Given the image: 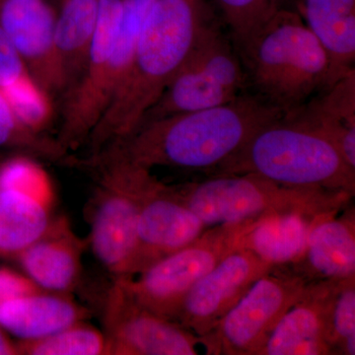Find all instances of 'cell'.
Returning <instances> with one entry per match:
<instances>
[{
  "mask_svg": "<svg viewBox=\"0 0 355 355\" xmlns=\"http://www.w3.org/2000/svg\"><path fill=\"white\" fill-rule=\"evenodd\" d=\"M218 20L209 0H155L140 30L132 67L89 135L86 157L130 137L197 44Z\"/></svg>",
  "mask_w": 355,
  "mask_h": 355,
  "instance_id": "obj_1",
  "label": "cell"
},
{
  "mask_svg": "<svg viewBox=\"0 0 355 355\" xmlns=\"http://www.w3.org/2000/svg\"><path fill=\"white\" fill-rule=\"evenodd\" d=\"M284 114L246 91L220 106L149 121L100 153L116 154L150 170L161 166L209 176Z\"/></svg>",
  "mask_w": 355,
  "mask_h": 355,
  "instance_id": "obj_2",
  "label": "cell"
},
{
  "mask_svg": "<svg viewBox=\"0 0 355 355\" xmlns=\"http://www.w3.org/2000/svg\"><path fill=\"white\" fill-rule=\"evenodd\" d=\"M155 0H100L97 29L83 76L64 95L57 141L65 153L87 141L125 83L140 30Z\"/></svg>",
  "mask_w": 355,
  "mask_h": 355,
  "instance_id": "obj_3",
  "label": "cell"
},
{
  "mask_svg": "<svg viewBox=\"0 0 355 355\" xmlns=\"http://www.w3.org/2000/svg\"><path fill=\"white\" fill-rule=\"evenodd\" d=\"M248 91L284 114L333 84L331 60L293 9H277L238 51Z\"/></svg>",
  "mask_w": 355,
  "mask_h": 355,
  "instance_id": "obj_4",
  "label": "cell"
},
{
  "mask_svg": "<svg viewBox=\"0 0 355 355\" xmlns=\"http://www.w3.org/2000/svg\"><path fill=\"white\" fill-rule=\"evenodd\" d=\"M174 188L207 227L277 214L322 218L342 211L354 198L345 191L287 186L254 174L209 175Z\"/></svg>",
  "mask_w": 355,
  "mask_h": 355,
  "instance_id": "obj_5",
  "label": "cell"
},
{
  "mask_svg": "<svg viewBox=\"0 0 355 355\" xmlns=\"http://www.w3.org/2000/svg\"><path fill=\"white\" fill-rule=\"evenodd\" d=\"M216 174H254L287 186L355 195V168L338 149L284 118L259 130L211 175Z\"/></svg>",
  "mask_w": 355,
  "mask_h": 355,
  "instance_id": "obj_6",
  "label": "cell"
},
{
  "mask_svg": "<svg viewBox=\"0 0 355 355\" xmlns=\"http://www.w3.org/2000/svg\"><path fill=\"white\" fill-rule=\"evenodd\" d=\"M71 161L96 174L89 205L93 253L116 279H125L137 243L142 198L158 178L148 168L113 153Z\"/></svg>",
  "mask_w": 355,
  "mask_h": 355,
  "instance_id": "obj_7",
  "label": "cell"
},
{
  "mask_svg": "<svg viewBox=\"0 0 355 355\" xmlns=\"http://www.w3.org/2000/svg\"><path fill=\"white\" fill-rule=\"evenodd\" d=\"M246 91V73L239 53L220 21H214L200 35L139 128L166 116L220 106Z\"/></svg>",
  "mask_w": 355,
  "mask_h": 355,
  "instance_id": "obj_8",
  "label": "cell"
},
{
  "mask_svg": "<svg viewBox=\"0 0 355 355\" xmlns=\"http://www.w3.org/2000/svg\"><path fill=\"white\" fill-rule=\"evenodd\" d=\"M207 228L188 246L128 279H116L146 309L175 322L189 291L229 254L241 248L253 222Z\"/></svg>",
  "mask_w": 355,
  "mask_h": 355,
  "instance_id": "obj_9",
  "label": "cell"
},
{
  "mask_svg": "<svg viewBox=\"0 0 355 355\" xmlns=\"http://www.w3.org/2000/svg\"><path fill=\"white\" fill-rule=\"evenodd\" d=\"M309 282L291 266H272L200 343L207 354L258 355Z\"/></svg>",
  "mask_w": 355,
  "mask_h": 355,
  "instance_id": "obj_10",
  "label": "cell"
},
{
  "mask_svg": "<svg viewBox=\"0 0 355 355\" xmlns=\"http://www.w3.org/2000/svg\"><path fill=\"white\" fill-rule=\"evenodd\" d=\"M106 355H197L200 338L135 300L118 279L104 309Z\"/></svg>",
  "mask_w": 355,
  "mask_h": 355,
  "instance_id": "obj_11",
  "label": "cell"
},
{
  "mask_svg": "<svg viewBox=\"0 0 355 355\" xmlns=\"http://www.w3.org/2000/svg\"><path fill=\"white\" fill-rule=\"evenodd\" d=\"M272 268L249 249L238 248L189 291L175 322L200 338L207 336Z\"/></svg>",
  "mask_w": 355,
  "mask_h": 355,
  "instance_id": "obj_12",
  "label": "cell"
},
{
  "mask_svg": "<svg viewBox=\"0 0 355 355\" xmlns=\"http://www.w3.org/2000/svg\"><path fill=\"white\" fill-rule=\"evenodd\" d=\"M207 228L184 205L174 186L156 180L142 198L137 243L125 279L188 246Z\"/></svg>",
  "mask_w": 355,
  "mask_h": 355,
  "instance_id": "obj_13",
  "label": "cell"
},
{
  "mask_svg": "<svg viewBox=\"0 0 355 355\" xmlns=\"http://www.w3.org/2000/svg\"><path fill=\"white\" fill-rule=\"evenodd\" d=\"M55 16L57 9L48 0H0V28L35 83L51 98L65 92L55 46Z\"/></svg>",
  "mask_w": 355,
  "mask_h": 355,
  "instance_id": "obj_14",
  "label": "cell"
},
{
  "mask_svg": "<svg viewBox=\"0 0 355 355\" xmlns=\"http://www.w3.org/2000/svg\"><path fill=\"white\" fill-rule=\"evenodd\" d=\"M336 282H310L258 355H334L328 340V316Z\"/></svg>",
  "mask_w": 355,
  "mask_h": 355,
  "instance_id": "obj_15",
  "label": "cell"
},
{
  "mask_svg": "<svg viewBox=\"0 0 355 355\" xmlns=\"http://www.w3.org/2000/svg\"><path fill=\"white\" fill-rule=\"evenodd\" d=\"M85 242L74 233L65 217L51 219L36 241L17 254L29 279L44 291L69 293L81 275Z\"/></svg>",
  "mask_w": 355,
  "mask_h": 355,
  "instance_id": "obj_16",
  "label": "cell"
},
{
  "mask_svg": "<svg viewBox=\"0 0 355 355\" xmlns=\"http://www.w3.org/2000/svg\"><path fill=\"white\" fill-rule=\"evenodd\" d=\"M291 268L308 282L355 277V210L352 203L313 223L302 258Z\"/></svg>",
  "mask_w": 355,
  "mask_h": 355,
  "instance_id": "obj_17",
  "label": "cell"
},
{
  "mask_svg": "<svg viewBox=\"0 0 355 355\" xmlns=\"http://www.w3.org/2000/svg\"><path fill=\"white\" fill-rule=\"evenodd\" d=\"M282 118L329 140L355 168V69Z\"/></svg>",
  "mask_w": 355,
  "mask_h": 355,
  "instance_id": "obj_18",
  "label": "cell"
},
{
  "mask_svg": "<svg viewBox=\"0 0 355 355\" xmlns=\"http://www.w3.org/2000/svg\"><path fill=\"white\" fill-rule=\"evenodd\" d=\"M88 316L69 293L42 291L0 304V327L20 340L50 336Z\"/></svg>",
  "mask_w": 355,
  "mask_h": 355,
  "instance_id": "obj_19",
  "label": "cell"
},
{
  "mask_svg": "<svg viewBox=\"0 0 355 355\" xmlns=\"http://www.w3.org/2000/svg\"><path fill=\"white\" fill-rule=\"evenodd\" d=\"M293 10L328 53L333 83L355 69V0H295Z\"/></svg>",
  "mask_w": 355,
  "mask_h": 355,
  "instance_id": "obj_20",
  "label": "cell"
},
{
  "mask_svg": "<svg viewBox=\"0 0 355 355\" xmlns=\"http://www.w3.org/2000/svg\"><path fill=\"white\" fill-rule=\"evenodd\" d=\"M58 2L55 40L67 92L83 76L87 64L97 29L100 0Z\"/></svg>",
  "mask_w": 355,
  "mask_h": 355,
  "instance_id": "obj_21",
  "label": "cell"
},
{
  "mask_svg": "<svg viewBox=\"0 0 355 355\" xmlns=\"http://www.w3.org/2000/svg\"><path fill=\"white\" fill-rule=\"evenodd\" d=\"M315 220L298 214L257 219L245 233L241 248L249 249L270 266H293L304 254Z\"/></svg>",
  "mask_w": 355,
  "mask_h": 355,
  "instance_id": "obj_22",
  "label": "cell"
},
{
  "mask_svg": "<svg viewBox=\"0 0 355 355\" xmlns=\"http://www.w3.org/2000/svg\"><path fill=\"white\" fill-rule=\"evenodd\" d=\"M51 207L31 196L0 190V253L17 256L50 225Z\"/></svg>",
  "mask_w": 355,
  "mask_h": 355,
  "instance_id": "obj_23",
  "label": "cell"
},
{
  "mask_svg": "<svg viewBox=\"0 0 355 355\" xmlns=\"http://www.w3.org/2000/svg\"><path fill=\"white\" fill-rule=\"evenodd\" d=\"M19 354L26 355H106L104 333L78 322L44 338L20 340Z\"/></svg>",
  "mask_w": 355,
  "mask_h": 355,
  "instance_id": "obj_24",
  "label": "cell"
},
{
  "mask_svg": "<svg viewBox=\"0 0 355 355\" xmlns=\"http://www.w3.org/2000/svg\"><path fill=\"white\" fill-rule=\"evenodd\" d=\"M0 146L17 148L32 155L62 160L67 153L57 139H49L43 133L30 130L18 118L3 91L0 89ZM67 160V158H65Z\"/></svg>",
  "mask_w": 355,
  "mask_h": 355,
  "instance_id": "obj_25",
  "label": "cell"
},
{
  "mask_svg": "<svg viewBox=\"0 0 355 355\" xmlns=\"http://www.w3.org/2000/svg\"><path fill=\"white\" fill-rule=\"evenodd\" d=\"M334 355L355 354V277L336 282L328 316Z\"/></svg>",
  "mask_w": 355,
  "mask_h": 355,
  "instance_id": "obj_26",
  "label": "cell"
},
{
  "mask_svg": "<svg viewBox=\"0 0 355 355\" xmlns=\"http://www.w3.org/2000/svg\"><path fill=\"white\" fill-rule=\"evenodd\" d=\"M0 190L20 191L51 207L55 202L50 175L29 156H15L0 165Z\"/></svg>",
  "mask_w": 355,
  "mask_h": 355,
  "instance_id": "obj_27",
  "label": "cell"
},
{
  "mask_svg": "<svg viewBox=\"0 0 355 355\" xmlns=\"http://www.w3.org/2000/svg\"><path fill=\"white\" fill-rule=\"evenodd\" d=\"M222 24L240 50L273 12L272 0H214Z\"/></svg>",
  "mask_w": 355,
  "mask_h": 355,
  "instance_id": "obj_28",
  "label": "cell"
},
{
  "mask_svg": "<svg viewBox=\"0 0 355 355\" xmlns=\"http://www.w3.org/2000/svg\"><path fill=\"white\" fill-rule=\"evenodd\" d=\"M2 91L20 121L33 132L43 133L53 116V98L31 76Z\"/></svg>",
  "mask_w": 355,
  "mask_h": 355,
  "instance_id": "obj_29",
  "label": "cell"
},
{
  "mask_svg": "<svg viewBox=\"0 0 355 355\" xmlns=\"http://www.w3.org/2000/svg\"><path fill=\"white\" fill-rule=\"evenodd\" d=\"M31 76L19 53L0 28V89L12 87L26 77Z\"/></svg>",
  "mask_w": 355,
  "mask_h": 355,
  "instance_id": "obj_30",
  "label": "cell"
},
{
  "mask_svg": "<svg viewBox=\"0 0 355 355\" xmlns=\"http://www.w3.org/2000/svg\"><path fill=\"white\" fill-rule=\"evenodd\" d=\"M42 291L44 289L37 286L27 275H21L11 268H0V304L11 299Z\"/></svg>",
  "mask_w": 355,
  "mask_h": 355,
  "instance_id": "obj_31",
  "label": "cell"
},
{
  "mask_svg": "<svg viewBox=\"0 0 355 355\" xmlns=\"http://www.w3.org/2000/svg\"><path fill=\"white\" fill-rule=\"evenodd\" d=\"M19 354L17 349V343H14L7 338L3 329L0 327V355H17Z\"/></svg>",
  "mask_w": 355,
  "mask_h": 355,
  "instance_id": "obj_32",
  "label": "cell"
},
{
  "mask_svg": "<svg viewBox=\"0 0 355 355\" xmlns=\"http://www.w3.org/2000/svg\"><path fill=\"white\" fill-rule=\"evenodd\" d=\"M273 10L277 9H293L295 0H272Z\"/></svg>",
  "mask_w": 355,
  "mask_h": 355,
  "instance_id": "obj_33",
  "label": "cell"
}]
</instances>
